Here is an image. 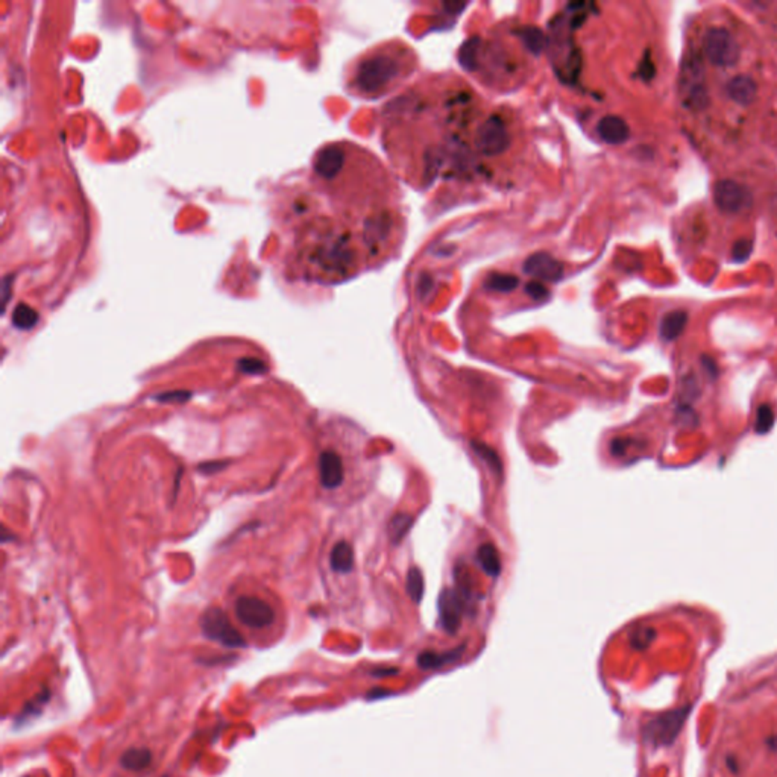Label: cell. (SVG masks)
Returning a JSON list of instances; mask_svg holds the SVG:
<instances>
[{"mask_svg": "<svg viewBox=\"0 0 777 777\" xmlns=\"http://www.w3.org/2000/svg\"><path fill=\"white\" fill-rule=\"evenodd\" d=\"M398 73L399 66L394 57L373 55L357 67L355 82L363 93H377L394 81Z\"/></svg>", "mask_w": 777, "mask_h": 777, "instance_id": "obj_1", "label": "cell"}, {"mask_svg": "<svg viewBox=\"0 0 777 777\" xmlns=\"http://www.w3.org/2000/svg\"><path fill=\"white\" fill-rule=\"evenodd\" d=\"M703 50L709 63L717 67H732L738 64L741 49L733 34L721 26L706 31Z\"/></svg>", "mask_w": 777, "mask_h": 777, "instance_id": "obj_2", "label": "cell"}, {"mask_svg": "<svg viewBox=\"0 0 777 777\" xmlns=\"http://www.w3.org/2000/svg\"><path fill=\"white\" fill-rule=\"evenodd\" d=\"M691 712V706L679 708L654 717L644 727V739L654 747L673 744Z\"/></svg>", "mask_w": 777, "mask_h": 777, "instance_id": "obj_3", "label": "cell"}, {"mask_svg": "<svg viewBox=\"0 0 777 777\" xmlns=\"http://www.w3.org/2000/svg\"><path fill=\"white\" fill-rule=\"evenodd\" d=\"M200 628H202L205 638L219 642L223 647L240 649L246 645L243 636L219 607H209L205 610L200 616Z\"/></svg>", "mask_w": 777, "mask_h": 777, "instance_id": "obj_4", "label": "cell"}, {"mask_svg": "<svg viewBox=\"0 0 777 777\" xmlns=\"http://www.w3.org/2000/svg\"><path fill=\"white\" fill-rule=\"evenodd\" d=\"M713 200L726 214L744 213L753 205V193L747 186L733 179H721L713 187Z\"/></svg>", "mask_w": 777, "mask_h": 777, "instance_id": "obj_5", "label": "cell"}, {"mask_svg": "<svg viewBox=\"0 0 777 777\" xmlns=\"http://www.w3.org/2000/svg\"><path fill=\"white\" fill-rule=\"evenodd\" d=\"M477 149L483 155H500L510 145V133L504 119L492 116L482 121L475 134Z\"/></svg>", "mask_w": 777, "mask_h": 777, "instance_id": "obj_6", "label": "cell"}, {"mask_svg": "<svg viewBox=\"0 0 777 777\" xmlns=\"http://www.w3.org/2000/svg\"><path fill=\"white\" fill-rule=\"evenodd\" d=\"M235 615L239 621L251 628H265L275 621L272 606L258 597L244 595L235 601Z\"/></svg>", "mask_w": 777, "mask_h": 777, "instance_id": "obj_7", "label": "cell"}, {"mask_svg": "<svg viewBox=\"0 0 777 777\" xmlns=\"http://www.w3.org/2000/svg\"><path fill=\"white\" fill-rule=\"evenodd\" d=\"M465 601L456 589H445L439 597V619L443 630L454 635L461 624Z\"/></svg>", "mask_w": 777, "mask_h": 777, "instance_id": "obj_8", "label": "cell"}, {"mask_svg": "<svg viewBox=\"0 0 777 777\" xmlns=\"http://www.w3.org/2000/svg\"><path fill=\"white\" fill-rule=\"evenodd\" d=\"M524 270L542 281H557L563 275V266L548 254H535L526 260Z\"/></svg>", "mask_w": 777, "mask_h": 777, "instance_id": "obj_9", "label": "cell"}, {"mask_svg": "<svg viewBox=\"0 0 777 777\" xmlns=\"http://www.w3.org/2000/svg\"><path fill=\"white\" fill-rule=\"evenodd\" d=\"M319 477L322 486L327 489H337L343 483V461L336 451L327 450L319 456Z\"/></svg>", "mask_w": 777, "mask_h": 777, "instance_id": "obj_10", "label": "cell"}, {"mask_svg": "<svg viewBox=\"0 0 777 777\" xmlns=\"http://www.w3.org/2000/svg\"><path fill=\"white\" fill-rule=\"evenodd\" d=\"M343 163H345L343 147H340L337 145H330L319 151L316 160H314V172H316L320 178L331 179L340 173V170L343 168Z\"/></svg>", "mask_w": 777, "mask_h": 777, "instance_id": "obj_11", "label": "cell"}, {"mask_svg": "<svg viewBox=\"0 0 777 777\" xmlns=\"http://www.w3.org/2000/svg\"><path fill=\"white\" fill-rule=\"evenodd\" d=\"M598 135L607 145H623L630 137V128L624 119L618 116H606L598 121Z\"/></svg>", "mask_w": 777, "mask_h": 777, "instance_id": "obj_12", "label": "cell"}, {"mask_svg": "<svg viewBox=\"0 0 777 777\" xmlns=\"http://www.w3.org/2000/svg\"><path fill=\"white\" fill-rule=\"evenodd\" d=\"M726 93L729 98L738 103V105H750L753 103L757 96V85L753 81V77L747 75H738L726 84Z\"/></svg>", "mask_w": 777, "mask_h": 777, "instance_id": "obj_13", "label": "cell"}, {"mask_svg": "<svg viewBox=\"0 0 777 777\" xmlns=\"http://www.w3.org/2000/svg\"><path fill=\"white\" fill-rule=\"evenodd\" d=\"M464 651H465V645H460L459 649H452L445 653L424 651L417 656V667L421 669H439L460 659Z\"/></svg>", "mask_w": 777, "mask_h": 777, "instance_id": "obj_14", "label": "cell"}, {"mask_svg": "<svg viewBox=\"0 0 777 777\" xmlns=\"http://www.w3.org/2000/svg\"><path fill=\"white\" fill-rule=\"evenodd\" d=\"M688 322V314L682 310H674L663 316L660 322V336L663 340H676L683 333Z\"/></svg>", "mask_w": 777, "mask_h": 777, "instance_id": "obj_15", "label": "cell"}, {"mask_svg": "<svg viewBox=\"0 0 777 777\" xmlns=\"http://www.w3.org/2000/svg\"><path fill=\"white\" fill-rule=\"evenodd\" d=\"M331 568L336 572H349L354 565V552L348 542H339L334 545L330 556Z\"/></svg>", "mask_w": 777, "mask_h": 777, "instance_id": "obj_16", "label": "cell"}, {"mask_svg": "<svg viewBox=\"0 0 777 777\" xmlns=\"http://www.w3.org/2000/svg\"><path fill=\"white\" fill-rule=\"evenodd\" d=\"M152 762V753L147 748H129L120 759V764L126 770L142 771Z\"/></svg>", "mask_w": 777, "mask_h": 777, "instance_id": "obj_17", "label": "cell"}, {"mask_svg": "<svg viewBox=\"0 0 777 777\" xmlns=\"http://www.w3.org/2000/svg\"><path fill=\"white\" fill-rule=\"evenodd\" d=\"M478 562L482 563L483 570L491 577H496L501 572V558L496 548L492 544H483L477 552Z\"/></svg>", "mask_w": 777, "mask_h": 777, "instance_id": "obj_18", "label": "cell"}, {"mask_svg": "<svg viewBox=\"0 0 777 777\" xmlns=\"http://www.w3.org/2000/svg\"><path fill=\"white\" fill-rule=\"evenodd\" d=\"M412 524H413V518L410 517V515L406 513L395 515L389 524V536L392 539V542L399 544L407 535L410 527H412Z\"/></svg>", "mask_w": 777, "mask_h": 777, "instance_id": "obj_19", "label": "cell"}, {"mask_svg": "<svg viewBox=\"0 0 777 777\" xmlns=\"http://www.w3.org/2000/svg\"><path fill=\"white\" fill-rule=\"evenodd\" d=\"M473 448L477 451L480 457L487 461L489 468H491L494 473L498 475V478H501L503 465H501V460L498 457V454H496L492 448H489L487 445H484L483 442H478V441H473Z\"/></svg>", "mask_w": 777, "mask_h": 777, "instance_id": "obj_20", "label": "cell"}, {"mask_svg": "<svg viewBox=\"0 0 777 777\" xmlns=\"http://www.w3.org/2000/svg\"><path fill=\"white\" fill-rule=\"evenodd\" d=\"M407 592L410 598L416 603L422 600L424 595V577L422 572L417 568H412L407 574Z\"/></svg>", "mask_w": 777, "mask_h": 777, "instance_id": "obj_21", "label": "cell"}, {"mask_svg": "<svg viewBox=\"0 0 777 777\" xmlns=\"http://www.w3.org/2000/svg\"><path fill=\"white\" fill-rule=\"evenodd\" d=\"M37 320H38L37 313H35L31 307H28V305H19V307L15 309L13 316L14 325L20 330L32 328L35 324H37Z\"/></svg>", "mask_w": 777, "mask_h": 777, "instance_id": "obj_22", "label": "cell"}, {"mask_svg": "<svg viewBox=\"0 0 777 777\" xmlns=\"http://www.w3.org/2000/svg\"><path fill=\"white\" fill-rule=\"evenodd\" d=\"M773 424H774V413H773L771 406L764 404V406L759 407L757 415H756V424H755L756 433H759V434L768 433L771 430Z\"/></svg>", "mask_w": 777, "mask_h": 777, "instance_id": "obj_23", "label": "cell"}, {"mask_svg": "<svg viewBox=\"0 0 777 777\" xmlns=\"http://www.w3.org/2000/svg\"><path fill=\"white\" fill-rule=\"evenodd\" d=\"M237 368L240 372L251 373V375H260L267 372L266 363L261 362L260 359H252V357H248V359H240L237 362Z\"/></svg>", "mask_w": 777, "mask_h": 777, "instance_id": "obj_24", "label": "cell"}, {"mask_svg": "<svg viewBox=\"0 0 777 777\" xmlns=\"http://www.w3.org/2000/svg\"><path fill=\"white\" fill-rule=\"evenodd\" d=\"M190 398H191L190 390H170L155 397V399L160 401L163 404H184Z\"/></svg>", "mask_w": 777, "mask_h": 777, "instance_id": "obj_25", "label": "cell"}, {"mask_svg": "<svg viewBox=\"0 0 777 777\" xmlns=\"http://www.w3.org/2000/svg\"><path fill=\"white\" fill-rule=\"evenodd\" d=\"M517 284H518V278L510 276V275H494L487 283V286L491 287V289L501 290V292H509V290L515 289Z\"/></svg>", "mask_w": 777, "mask_h": 777, "instance_id": "obj_26", "label": "cell"}, {"mask_svg": "<svg viewBox=\"0 0 777 777\" xmlns=\"http://www.w3.org/2000/svg\"><path fill=\"white\" fill-rule=\"evenodd\" d=\"M653 638H654V630H653V628H639V630H636V632L632 635L630 642H632V645H633L635 649L644 650V649H647V647H649L650 642L653 641Z\"/></svg>", "mask_w": 777, "mask_h": 777, "instance_id": "obj_27", "label": "cell"}, {"mask_svg": "<svg viewBox=\"0 0 777 777\" xmlns=\"http://www.w3.org/2000/svg\"><path fill=\"white\" fill-rule=\"evenodd\" d=\"M752 249H753V244L750 240L738 242L732 249L733 260H735V261H746L750 257V254H752Z\"/></svg>", "mask_w": 777, "mask_h": 777, "instance_id": "obj_28", "label": "cell"}, {"mask_svg": "<svg viewBox=\"0 0 777 777\" xmlns=\"http://www.w3.org/2000/svg\"><path fill=\"white\" fill-rule=\"evenodd\" d=\"M226 465H228V461H221V460L205 461V464H200L198 466V471L200 474H214V473H219V471H222Z\"/></svg>", "mask_w": 777, "mask_h": 777, "instance_id": "obj_29", "label": "cell"}, {"mask_svg": "<svg viewBox=\"0 0 777 777\" xmlns=\"http://www.w3.org/2000/svg\"><path fill=\"white\" fill-rule=\"evenodd\" d=\"M627 442L628 441H626V439H615L612 443H610V452H612L614 456H616V457L623 456L624 451L627 450V445H628Z\"/></svg>", "mask_w": 777, "mask_h": 777, "instance_id": "obj_30", "label": "cell"}, {"mask_svg": "<svg viewBox=\"0 0 777 777\" xmlns=\"http://www.w3.org/2000/svg\"><path fill=\"white\" fill-rule=\"evenodd\" d=\"M527 290H528V292L531 293V296H533V298H536V299L544 298V296L547 295V290L544 289V287L540 286V284H536V283H531L530 286H527Z\"/></svg>", "mask_w": 777, "mask_h": 777, "instance_id": "obj_31", "label": "cell"}, {"mask_svg": "<svg viewBox=\"0 0 777 777\" xmlns=\"http://www.w3.org/2000/svg\"><path fill=\"white\" fill-rule=\"evenodd\" d=\"M727 767L730 768V770H732V771H737V770H738L735 757H733V756H729V757H727Z\"/></svg>", "mask_w": 777, "mask_h": 777, "instance_id": "obj_32", "label": "cell"}, {"mask_svg": "<svg viewBox=\"0 0 777 777\" xmlns=\"http://www.w3.org/2000/svg\"><path fill=\"white\" fill-rule=\"evenodd\" d=\"M767 744L770 746L771 750H777V735H776V737H771V738H768V739H767Z\"/></svg>", "mask_w": 777, "mask_h": 777, "instance_id": "obj_33", "label": "cell"}]
</instances>
